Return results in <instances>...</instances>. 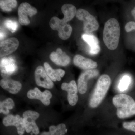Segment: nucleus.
Instances as JSON below:
<instances>
[{"mask_svg":"<svg viewBox=\"0 0 135 135\" xmlns=\"http://www.w3.org/2000/svg\"><path fill=\"white\" fill-rule=\"evenodd\" d=\"M120 29L118 20L110 18L105 23L103 33V39L106 47L110 50L117 48L119 40Z\"/></svg>","mask_w":135,"mask_h":135,"instance_id":"obj_1","label":"nucleus"},{"mask_svg":"<svg viewBox=\"0 0 135 135\" xmlns=\"http://www.w3.org/2000/svg\"><path fill=\"white\" fill-rule=\"evenodd\" d=\"M112 102L117 108L116 114L120 119L135 115V101L131 97L124 94L116 95L113 98Z\"/></svg>","mask_w":135,"mask_h":135,"instance_id":"obj_2","label":"nucleus"},{"mask_svg":"<svg viewBox=\"0 0 135 135\" xmlns=\"http://www.w3.org/2000/svg\"><path fill=\"white\" fill-rule=\"evenodd\" d=\"M110 77L103 74L99 77L89 100V106L92 108L97 107L106 95L111 85Z\"/></svg>","mask_w":135,"mask_h":135,"instance_id":"obj_3","label":"nucleus"},{"mask_svg":"<svg viewBox=\"0 0 135 135\" xmlns=\"http://www.w3.org/2000/svg\"><path fill=\"white\" fill-rule=\"evenodd\" d=\"M76 17L83 22V31L86 34H90L98 29L99 24L95 18L87 10L79 9L77 10Z\"/></svg>","mask_w":135,"mask_h":135,"instance_id":"obj_4","label":"nucleus"},{"mask_svg":"<svg viewBox=\"0 0 135 135\" xmlns=\"http://www.w3.org/2000/svg\"><path fill=\"white\" fill-rule=\"evenodd\" d=\"M51 28L58 32V36L63 40H67L70 38L72 32V27L69 24L64 23L57 17H53L49 22Z\"/></svg>","mask_w":135,"mask_h":135,"instance_id":"obj_5","label":"nucleus"},{"mask_svg":"<svg viewBox=\"0 0 135 135\" xmlns=\"http://www.w3.org/2000/svg\"><path fill=\"white\" fill-rule=\"evenodd\" d=\"M40 114L35 111L27 110L23 114V120L24 123L25 129L27 133L32 132L35 135H38L40 129L35 122L39 118Z\"/></svg>","mask_w":135,"mask_h":135,"instance_id":"obj_6","label":"nucleus"},{"mask_svg":"<svg viewBox=\"0 0 135 135\" xmlns=\"http://www.w3.org/2000/svg\"><path fill=\"white\" fill-rule=\"evenodd\" d=\"M19 22L22 25H27L30 21L28 17H31L36 15L37 10L36 8L27 2H23L20 5L18 9Z\"/></svg>","mask_w":135,"mask_h":135,"instance_id":"obj_7","label":"nucleus"},{"mask_svg":"<svg viewBox=\"0 0 135 135\" xmlns=\"http://www.w3.org/2000/svg\"><path fill=\"white\" fill-rule=\"evenodd\" d=\"M99 74V71L96 69L85 70L80 75L78 81L77 87L80 94L86 93L88 90V81L91 78L95 77Z\"/></svg>","mask_w":135,"mask_h":135,"instance_id":"obj_8","label":"nucleus"},{"mask_svg":"<svg viewBox=\"0 0 135 135\" xmlns=\"http://www.w3.org/2000/svg\"><path fill=\"white\" fill-rule=\"evenodd\" d=\"M34 75L35 82L38 86L48 89L53 88L54 84L53 81L41 66H39L36 68L35 71Z\"/></svg>","mask_w":135,"mask_h":135,"instance_id":"obj_9","label":"nucleus"},{"mask_svg":"<svg viewBox=\"0 0 135 135\" xmlns=\"http://www.w3.org/2000/svg\"><path fill=\"white\" fill-rule=\"evenodd\" d=\"M1 75L3 78L9 77L16 72L18 67L15 59L12 57L1 59L0 62Z\"/></svg>","mask_w":135,"mask_h":135,"instance_id":"obj_10","label":"nucleus"},{"mask_svg":"<svg viewBox=\"0 0 135 135\" xmlns=\"http://www.w3.org/2000/svg\"><path fill=\"white\" fill-rule=\"evenodd\" d=\"M2 123L5 127L15 126L17 128L18 135H23L24 134L25 129L23 120L19 115H8L3 118Z\"/></svg>","mask_w":135,"mask_h":135,"instance_id":"obj_11","label":"nucleus"},{"mask_svg":"<svg viewBox=\"0 0 135 135\" xmlns=\"http://www.w3.org/2000/svg\"><path fill=\"white\" fill-rule=\"evenodd\" d=\"M61 87L62 90L67 92L68 100L69 104L71 106L75 105L78 100V87L75 81L72 80L69 83H63Z\"/></svg>","mask_w":135,"mask_h":135,"instance_id":"obj_12","label":"nucleus"},{"mask_svg":"<svg viewBox=\"0 0 135 135\" xmlns=\"http://www.w3.org/2000/svg\"><path fill=\"white\" fill-rule=\"evenodd\" d=\"M27 96L28 98L31 99H38L41 101L45 106H48L50 103V99L52 97V94L50 91L46 90L42 92L38 88L29 90Z\"/></svg>","mask_w":135,"mask_h":135,"instance_id":"obj_13","label":"nucleus"},{"mask_svg":"<svg viewBox=\"0 0 135 135\" xmlns=\"http://www.w3.org/2000/svg\"><path fill=\"white\" fill-rule=\"evenodd\" d=\"M19 45V41L15 38H10L1 42L0 43L1 57L13 53L18 49Z\"/></svg>","mask_w":135,"mask_h":135,"instance_id":"obj_14","label":"nucleus"},{"mask_svg":"<svg viewBox=\"0 0 135 135\" xmlns=\"http://www.w3.org/2000/svg\"><path fill=\"white\" fill-rule=\"evenodd\" d=\"M0 85L3 89L13 94L19 92L22 88L21 83L14 80L9 77H5L1 80Z\"/></svg>","mask_w":135,"mask_h":135,"instance_id":"obj_15","label":"nucleus"},{"mask_svg":"<svg viewBox=\"0 0 135 135\" xmlns=\"http://www.w3.org/2000/svg\"><path fill=\"white\" fill-rule=\"evenodd\" d=\"M50 58L53 63L60 66H67L71 62L70 57L60 48L51 53Z\"/></svg>","mask_w":135,"mask_h":135,"instance_id":"obj_16","label":"nucleus"},{"mask_svg":"<svg viewBox=\"0 0 135 135\" xmlns=\"http://www.w3.org/2000/svg\"><path fill=\"white\" fill-rule=\"evenodd\" d=\"M73 63L77 67L85 70L95 69L98 66L96 62L80 55H76L74 56Z\"/></svg>","mask_w":135,"mask_h":135,"instance_id":"obj_17","label":"nucleus"},{"mask_svg":"<svg viewBox=\"0 0 135 135\" xmlns=\"http://www.w3.org/2000/svg\"><path fill=\"white\" fill-rule=\"evenodd\" d=\"M82 38L89 46V52L92 54H97L100 51V46L98 39L91 34H83Z\"/></svg>","mask_w":135,"mask_h":135,"instance_id":"obj_18","label":"nucleus"},{"mask_svg":"<svg viewBox=\"0 0 135 135\" xmlns=\"http://www.w3.org/2000/svg\"><path fill=\"white\" fill-rule=\"evenodd\" d=\"M44 66L46 73L53 81H60L61 78L64 77L65 74L64 70L61 69H53L48 63H44Z\"/></svg>","mask_w":135,"mask_h":135,"instance_id":"obj_19","label":"nucleus"},{"mask_svg":"<svg viewBox=\"0 0 135 135\" xmlns=\"http://www.w3.org/2000/svg\"><path fill=\"white\" fill-rule=\"evenodd\" d=\"M61 10L64 15L61 21L64 23L70 22L77 14V10L75 6L71 4H66L62 6Z\"/></svg>","mask_w":135,"mask_h":135,"instance_id":"obj_20","label":"nucleus"},{"mask_svg":"<svg viewBox=\"0 0 135 135\" xmlns=\"http://www.w3.org/2000/svg\"><path fill=\"white\" fill-rule=\"evenodd\" d=\"M67 130L65 124L60 123L57 126H50L49 131H44L40 135H65Z\"/></svg>","mask_w":135,"mask_h":135,"instance_id":"obj_21","label":"nucleus"},{"mask_svg":"<svg viewBox=\"0 0 135 135\" xmlns=\"http://www.w3.org/2000/svg\"><path fill=\"white\" fill-rule=\"evenodd\" d=\"M15 107V103L11 98H8L0 102V113L5 115H8L9 113V110H12Z\"/></svg>","mask_w":135,"mask_h":135,"instance_id":"obj_22","label":"nucleus"},{"mask_svg":"<svg viewBox=\"0 0 135 135\" xmlns=\"http://www.w3.org/2000/svg\"><path fill=\"white\" fill-rule=\"evenodd\" d=\"M17 1L16 0H1L0 7L1 9L6 12H10L17 6Z\"/></svg>","mask_w":135,"mask_h":135,"instance_id":"obj_23","label":"nucleus"},{"mask_svg":"<svg viewBox=\"0 0 135 135\" xmlns=\"http://www.w3.org/2000/svg\"><path fill=\"white\" fill-rule=\"evenodd\" d=\"M131 79L127 75H124L121 79L119 83L118 88L120 92H124L128 89L131 83Z\"/></svg>","mask_w":135,"mask_h":135,"instance_id":"obj_24","label":"nucleus"},{"mask_svg":"<svg viewBox=\"0 0 135 135\" xmlns=\"http://www.w3.org/2000/svg\"><path fill=\"white\" fill-rule=\"evenodd\" d=\"M4 24L5 27L12 33L16 32L18 27L17 22L12 20H6L4 22Z\"/></svg>","mask_w":135,"mask_h":135,"instance_id":"obj_25","label":"nucleus"},{"mask_svg":"<svg viewBox=\"0 0 135 135\" xmlns=\"http://www.w3.org/2000/svg\"><path fill=\"white\" fill-rule=\"evenodd\" d=\"M123 127L127 130L134 131L135 133V121L125 122L123 123Z\"/></svg>","mask_w":135,"mask_h":135,"instance_id":"obj_26","label":"nucleus"},{"mask_svg":"<svg viewBox=\"0 0 135 135\" xmlns=\"http://www.w3.org/2000/svg\"><path fill=\"white\" fill-rule=\"evenodd\" d=\"M125 29L126 32H129L133 30H135V22H128L125 26Z\"/></svg>","mask_w":135,"mask_h":135,"instance_id":"obj_27","label":"nucleus"},{"mask_svg":"<svg viewBox=\"0 0 135 135\" xmlns=\"http://www.w3.org/2000/svg\"><path fill=\"white\" fill-rule=\"evenodd\" d=\"M6 36V34L5 32L1 30V40H2V39L4 38Z\"/></svg>","mask_w":135,"mask_h":135,"instance_id":"obj_28","label":"nucleus"},{"mask_svg":"<svg viewBox=\"0 0 135 135\" xmlns=\"http://www.w3.org/2000/svg\"><path fill=\"white\" fill-rule=\"evenodd\" d=\"M131 13L132 16L134 17V18L135 19V7L131 11Z\"/></svg>","mask_w":135,"mask_h":135,"instance_id":"obj_29","label":"nucleus"}]
</instances>
